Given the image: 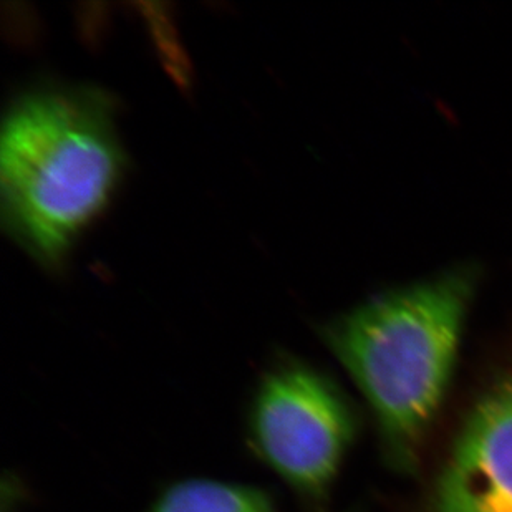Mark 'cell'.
<instances>
[{
	"label": "cell",
	"mask_w": 512,
	"mask_h": 512,
	"mask_svg": "<svg viewBox=\"0 0 512 512\" xmlns=\"http://www.w3.org/2000/svg\"><path fill=\"white\" fill-rule=\"evenodd\" d=\"M471 290L468 276L448 274L378 295L327 330L398 469L415 466L450 387Z\"/></svg>",
	"instance_id": "7a4b0ae2"
},
{
	"label": "cell",
	"mask_w": 512,
	"mask_h": 512,
	"mask_svg": "<svg viewBox=\"0 0 512 512\" xmlns=\"http://www.w3.org/2000/svg\"><path fill=\"white\" fill-rule=\"evenodd\" d=\"M123 166L105 93L83 87L25 93L5 116L0 140L5 228L39 261L57 264L112 201Z\"/></svg>",
	"instance_id": "6da1fadb"
},
{
	"label": "cell",
	"mask_w": 512,
	"mask_h": 512,
	"mask_svg": "<svg viewBox=\"0 0 512 512\" xmlns=\"http://www.w3.org/2000/svg\"><path fill=\"white\" fill-rule=\"evenodd\" d=\"M257 453L305 498L329 493L355 433L353 413L339 388L304 363L267 373L251 413Z\"/></svg>",
	"instance_id": "3957f363"
},
{
	"label": "cell",
	"mask_w": 512,
	"mask_h": 512,
	"mask_svg": "<svg viewBox=\"0 0 512 512\" xmlns=\"http://www.w3.org/2000/svg\"><path fill=\"white\" fill-rule=\"evenodd\" d=\"M436 512H512V372L469 411L435 491Z\"/></svg>",
	"instance_id": "277c9868"
},
{
	"label": "cell",
	"mask_w": 512,
	"mask_h": 512,
	"mask_svg": "<svg viewBox=\"0 0 512 512\" xmlns=\"http://www.w3.org/2000/svg\"><path fill=\"white\" fill-rule=\"evenodd\" d=\"M148 512H274V504L254 486L188 479L166 489Z\"/></svg>",
	"instance_id": "5b68a950"
}]
</instances>
